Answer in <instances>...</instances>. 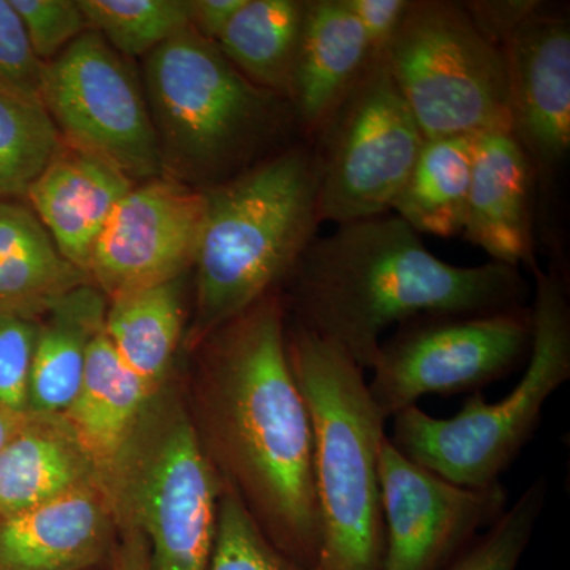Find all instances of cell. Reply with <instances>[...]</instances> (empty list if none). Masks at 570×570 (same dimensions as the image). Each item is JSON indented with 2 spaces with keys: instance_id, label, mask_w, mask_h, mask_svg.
Masks as SVG:
<instances>
[{
  "instance_id": "cell-3",
  "label": "cell",
  "mask_w": 570,
  "mask_h": 570,
  "mask_svg": "<svg viewBox=\"0 0 570 570\" xmlns=\"http://www.w3.org/2000/svg\"><path fill=\"white\" fill-rule=\"evenodd\" d=\"M321 170L295 142L213 189L195 253V336L206 340L285 283L317 238Z\"/></svg>"
},
{
  "instance_id": "cell-21",
  "label": "cell",
  "mask_w": 570,
  "mask_h": 570,
  "mask_svg": "<svg viewBox=\"0 0 570 570\" xmlns=\"http://www.w3.org/2000/svg\"><path fill=\"white\" fill-rule=\"evenodd\" d=\"M92 284L20 200H0V314L40 321L59 298Z\"/></svg>"
},
{
  "instance_id": "cell-27",
  "label": "cell",
  "mask_w": 570,
  "mask_h": 570,
  "mask_svg": "<svg viewBox=\"0 0 570 570\" xmlns=\"http://www.w3.org/2000/svg\"><path fill=\"white\" fill-rule=\"evenodd\" d=\"M89 31L122 58L149 55L190 28L183 0H78Z\"/></svg>"
},
{
  "instance_id": "cell-2",
  "label": "cell",
  "mask_w": 570,
  "mask_h": 570,
  "mask_svg": "<svg viewBox=\"0 0 570 570\" xmlns=\"http://www.w3.org/2000/svg\"><path fill=\"white\" fill-rule=\"evenodd\" d=\"M285 283L295 325L371 370L390 326L422 317L475 316L520 307L527 285L515 266H455L423 245L401 217L337 225L316 238Z\"/></svg>"
},
{
  "instance_id": "cell-23",
  "label": "cell",
  "mask_w": 570,
  "mask_h": 570,
  "mask_svg": "<svg viewBox=\"0 0 570 570\" xmlns=\"http://www.w3.org/2000/svg\"><path fill=\"white\" fill-rule=\"evenodd\" d=\"M183 281L153 285L110 298L105 335L124 365L151 395L160 393L183 330Z\"/></svg>"
},
{
  "instance_id": "cell-11",
  "label": "cell",
  "mask_w": 570,
  "mask_h": 570,
  "mask_svg": "<svg viewBox=\"0 0 570 570\" xmlns=\"http://www.w3.org/2000/svg\"><path fill=\"white\" fill-rule=\"evenodd\" d=\"M40 100L62 140L135 183L165 176L159 138L140 82L99 33L86 31L43 63Z\"/></svg>"
},
{
  "instance_id": "cell-15",
  "label": "cell",
  "mask_w": 570,
  "mask_h": 570,
  "mask_svg": "<svg viewBox=\"0 0 570 570\" xmlns=\"http://www.w3.org/2000/svg\"><path fill=\"white\" fill-rule=\"evenodd\" d=\"M118 540L110 498L88 487L0 517V570H99Z\"/></svg>"
},
{
  "instance_id": "cell-36",
  "label": "cell",
  "mask_w": 570,
  "mask_h": 570,
  "mask_svg": "<svg viewBox=\"0 0 570 570\" xmlns=\"http://www.w3.org/2000/svg\"><path fill=\"white\" fill-rule=\"evenodd\" d=\"M108 570H153L145 535L130 524H119Z\"/></svg>"
},
{
  "instance_id": "cell-16",
  "label": "cell",
  "mask_w": 570,
  "mask_h": 570,
  "mask_svg": "<svg viewBox=\"0 0 570 570\" xmlns=\"http://www.w3.org/2000/svg\"><path fill=\"white\" fill-rule=\"evenodd\" d=\"M134 186L118 168L62 140L26 200L63 257L89 276L97 239Z\"/></svg>"
},
{
  "instance_id": "cell-22",
  "label": "cell",
  "mask_w": 570,
  "mask_h": 570,
  "mask_svg": "<svg viewBox=\"0 0 570 570\" xmlns=\"http://www.w3.org/2000/svg\"><path fill=\"white\" fill-rule=\"evenodd\" d=\"M107 296L85 284L59 298L39 321L28 412L63 414L80 390L89 347L102 332Z\"/></svg>"
},
{
  "instance_id": "cell-24",
  "label": "cell",
  "mask_w": 570,
  "mask_h": 570,
  "mask_svg": "<svg viewBox=\"0 0 570 570\" xmlns=\"http://www.w3.org/2000/svg\"><path fill=\"white\" fill-rule=\"evenodd\" d=\"M475 145L478 135L423 142L392 208L419 235L450 238L463 232Z\"/></svg>"
},
{
  "instance_id": "cell-35",
  "label": "cell",
  "mask_w": 570,
  "mask_h": 570,
  "mask_svg": "<svg viewBox=\"0 0 570 570\" xmlns=\"http://www.w3.org/2000/svg\"><path fill=\"white\" fill-rule=\"evenodd\" d=\"M245 2L246 0H190L187 2L190 28L204 39L216 43Z\"/></svg>"
},
{
  "instance_id": "cell-14",
  "label": "cell",
  "mask_w": 570,
  "mask_h": 570,
  "mask_svg": "<svg viewBox=\"0 0 570 570\" xmlns=\"http://www.w3.org/2000/svg\"><path fill=\"white\" fill-rule=\"evenodd\" d=\"M512 135L535 175H550L570 149V22L540 7L502 48Z\"/></svg>"
},
{
  "instance_id": "cell-6",
  "label": "cell",
  "mask_w": 570,
  "mask_h": 570,
  "mask_svg": "<svg viewBox=\"0 0 570 570\" xmlns=\"http://www.w3.org/2000/svg\"><path fill=\"white\" fill-rule=\"evenodd\" d=\"M532 343L515 389L487 403L475 392L452 419L431 417L419 406L393 415L392 436L404 456L455 485L483 489L499 482L539 430L543 409L570 379V306L557 272L532 268Z\"/></svg>"
},
{
  "instance_id": "cell-9",
  "label": "cell",
  "mask_w": 570,
  "mask_h": 570,
  "mask_svg": "<svg viewBox=\"0 0 570 570\" xmlns=\"http://www.w3.org/2000/svg\"><path fill=\"white\" fill-rule=\"evenodd\" d=\"M423 142L384 59H374L314 140L321 223L384 216L406 184Z\"/></svg>"
},
{
  "instance_id": "cell-19",
  "label": "cell",
  "mask_w": 570,
  "mask_h": 570,
  "mask_svg": "<svg viewBox=\"0 0 570 570\" xmlns=\"http://www.w3.org/2000/svg\"><path fill=\"white\" fill-rule=\"evenodd\" d=\"M154 395L102 332L92 341L80 390L62 417L88 452L107 491Z\"/></svg>"
},
{
  "instance_id": "cell-26",
  "label": "cell",
  "mask_w": 570,
  "mask_h": 570,
  "mask_svg": "<svg viewBox=\"0 0 570 570\" xmlns=\"http://www.w3.org/2000/svg\"><path fill=\"white\" fill-rule=\"evenodd\" d=\"M62 137L41 100L0 88V200H21Z\"/></svg>"
},
{
  "instance_id": "cell-10",
  "label": "cell",
  "mask_w": 570,
  "mask_h": 570,
  "mask_svg": "<svg viewBox=\"0 0 570 570\" xmlns=\"http://www.w3.org/2000/svg\"><path fill=\"white\" fill-rule=\"evenodd\" d=\"M531 343V307L417 318L382 343L367 387L389 420L422 396L475 393L508 376L528 362Z\"/></svg>"
},
{
  "instance_id": "cell-5",
  "label": "cell",
  "mask_w": 570,
  "mask_h": 570,
  "mask_svg": "<svg viewBox=\"0 0 570 570\" xmlns=\"http://www.w3.org/2000/svg\"><path fill=\"white\" fill-rule=\"evenodd\" d=\"M287 354L313 425L321 520L314 569L382 570L379 456L387 419L374 403L362 367L336 344L294 324L287 333Z\"/></svg>"
},
{
  "instance_id": "cell-8",
  "label": "cell",
  "mask_w": 570,
  "mask_h": 570,
  "mask_svg": "<svg viewBox=\"0 0 570 570\" xmlns=\"http://www.w3.org/2000/svg\"><path fill=\"white\" fill-rule=\"evenodd\" d=\"M382 59L425 140L512 132L504 55L463 2L411 0Z\"/></svg>"
},
{
  "instance_id": "cell-7",
  "label": "cell",
  "mask_w": 570,
  "mask_h": 570,
  "mask_svg": "<svg viewBox=\"0 0 570 570\" xmlns=\"http://www.w3.org/2000/svg\"><path fill=\"white\" fill-rule=\"evenodd\" d=\"M223 487L193 419L157 393L107 494L116 528L145 535L153 570H208Z\"/></svg>"
},
{
  "instance_id": "cell-20",
  "label": "cell",
  "mask_w": 570,
  "mask_h": 570,
  "mask_svg": "<svg viewBox=\"0 0 570 570\" xmlns=\"http://www.w3.org/2000/svg\"><path fill=\"white\" fill-rule=\"evenodd\" d=\"M96 485L99 472L61 414L28 412L0 452V517Z\"/></svg>"
},
{
  "instance_id": "cell-1",
  "label": "cell",
  "mask_w": 570,
  "mask_h": 570,
  "mask_svg": "<svg viewBox=\"0 0 570 570\" xmlns=\"http://www.w3.org/2000/svg\"><path fill=\"white\" fill-rule=\"evenodd\" d=\"M208 337L206 452L266 538L314 569L321 520L313 425L288 362L283 299L272 292Z\"/></svg>"
},
{
  "instance_id": "cell-17",
  "label": "cell",
  "mask_w": 570,
  "mask_h": 570,
  "mask_svg": "<svg viewBox=\"0 0 570 570\" xmlns=\"http://www.w3.org/2000/svg\"><path fill=\"white\" fill-rule=\"evenodd\" d=\"M535 170L509 130L478 135L466 219L461 235L491 261L538 266L532 245Z\"/></svg>"
},
{
  "instance_id": "cell-13",
  "label": "cell",
  "mask_w": 570,
  "mask_h": 570,
  "mask_svg": "<svg viewBox=\"0 0 570 570\" xmlns=\"http://www.w3.org/2000/svg\"><path fill=\"white\" fill-rule=\"evenodd\" d=\"M205 190L171 178L135 184L94 247L89 277L108 299L170 283L194 266Z\"/></svg>"
},
{
  "instance_id": "cell-32",
  "label": "cell",
  "mask_w": 570,
  "mask_h": 570,
  "mask_svg": "<svg viewBox=\"0 0 570 570\" xmlns=\"http://www.w3.org/2000/svg\"><path fill=\"white\" fill-rule=\"evenodd\" d=\"M41 70L20 14L0 0V88L40 100Z\"/></svg>"
},
{
  "instance_id": "cell-30",
  "label": "cell",
  "mask_w": 570,
  "mask_h": 570,
  "mask_svg": "<svg viewBox=\"0 0 570 570\" xmlns=\"http://www.w3.org/2000/svg\"><path fill=\"white\" fill-rule=\"evenodd\" d=\"M20 14L33 52L50 62L78 37L89 31L78 2L71 0H10Z\"/></svg>"
},
{
  "instance_id": "cell-33",
  "label": "cell",
  "mask_w": 570,
  "mask_h": 570,
  "mask_svg": "<svg viewBox=\"0 0 570 570\" xmlns=\"http://www.w3.org/2000/svg\"><path fill=\"white\" fill-rule=\"evenodd\" d=\"M463 6L478 31L502 51L517 29L543 3L538 0H475Z\"/></svg>"
},
{
  "instance_id": "cell-12",
  "label": "cell",
  "mask_w": 570,
  "mask_h": 570,
  "mask_svg": "<svg viewBox=\"0 0 570 570\" xmlns=\"http://www.w3.org/2000/svg\"><path fill=\"white\" fill-rule=\"evenodd\" d=\"M384 569L448 570L480 532L508 509L501 482L455 485L404 456L384 439L379 456Z\"/></svg>"
},
{
  "instance_id": "cell-31",
  "label": "cell",
  "mask_w": 570,
  "mask_h": 570,
  "mask_svg": "<svg viewBox=\"0 0 570 570\" xmlns=\"http://www.w3.org/2000/svg\"><path fill=\"white\" fill-rule=\"evenodd\" d=\"M39 321L0 314V404L28 414Z\"/></svg>"
},
{
  "instance_id": "cell-4",
  "label": "cell",
  "mask_w": 570,
  "mask_h": 570,
  "mask_svg": "<svg viewBox=\"0 0 570 570\" xmlns=\"http://www.w3.org/2000/svg\"><path fill=\"white\" fill-rule=\"evenodd\" d=\"M145 88L165 175L200 190L288 148L299 130L287 99L247 80L193 28L149 52Z\"/></svg>"
},
{
  "instance_id": "cell-28",
  "label": "cell",
  "mask_w": 570,
  "mask_h": 570,
  "mask_svg": "<svg viewBox=\"0 0 570 570\" xmlns=\"http://www.w3.org/2000/svg\"><path fill=\"white\" fill-rule=\"evenodd\" d=\"M208 570H316L283 553L258 527L242 497L225 482Z\"/></svg>"
},
{
  "instance_id": "cell-18",
  "label": "cell",
  "mask_w": 570,
  "mask_h": 570,
  "mask_svg": "<svg viewBox=\"0 0 570 570\" xmlns=\"http://www.w3.org/2000/svg\"><path fill=\"white\" fill-rule=\"evenodd\" d=\"M373 61L365 31L343 0L306 2L288 97L299 132L316 140Z\"/></svg>"
},
{
  "instance_id": "cell-29",
  "label": "cell",
  "mask_w": 570,
  "mask_h": 570,
  "mask_svg": "<svg viewBox=\"0 0 570 570\" xmlns=\"http://www.w3.org/2000/svg\"><path fill=\"white\" fill-rule=\"evenodd\" d=\"M547 480L538 478L490 528L461 551L448 570H517L546 508Z\"/></svg>"
},
{
  "instance_id": "cell-34",
  "label": "cell",
  "mask_w": 570,
  "mask_h": 570,
  "mask_svg": "<svg viewBox=\"0 0 570 570\" xmlns=\"http://www.w3.org/2000/svg\"><path fill=\"white\" fill-rule=\"evenodd\" d=\"M362 24L373 58H382L406 17L411 0H343Z\"/></svg>"
},
{
  "instance_id": "cell-25",
  "label": "cell",
  "mask_w": 570,
  "mask_h": 570,
  "mask_svg": "<svg viewBox=\"0 0 570 570\" xmlns=\"http://www.w3.org/2000/svg\"><path fill=\"white\" fill-rule=\"evenodd\" d=\"M305 14L302 0H246L216 45L247 80L288 100Z\"/></svg>"
},
{
  "instance_id": "cell-37",
  "label": "cell",
  "mask_w": 570,
  "mask_h": 570,
  "mask_svg": "<svg viewBox=\"0 0 570 570\" xmlns=\"http://www.w3.org/2000/svg\"><path fill=\"white\" fill-rule=\"evenodd\" d=\"M24 417L26 414H18V412L10 411V409L0 404V452L6 448L11 436L17 433Z\"/></svg>"
}]
</instances>
